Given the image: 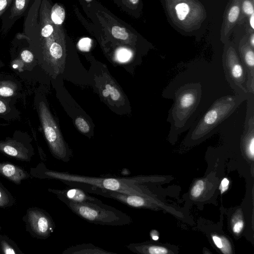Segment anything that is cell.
<instances>
[{
  "label": "cell",
  "instance_id": "cell-1",
  "mask_svg": "<svg viewBox=\"0 0 254 254\" xmlns=\"http://www.w3.org/2000/svg\"><path fill=\"white\" fill-rule=\"evenodd\" d=\"M30 174L37 179L59 180L70 187L79 188L86 192L98 189L143 195L140 188L135 184V179L131 178L96 177L59 172L48 169L43 162L31 167Z\"/></svg>",
  "mask_w": 254,
  "mask_h": 254
},
{
  "label": "cell",
  "instance_id": "cell-2",
  "mask_svg": "<svg viewBox=\"0 0 254 254\" xmlns=\"http://www.w3.org/2000/svg\"><path fill=\"white\" fill-rule=\"evenodd\" d=\"M55 195L73 213L89 223L103 226H122L130 225L132 222L128 215L102 201L76 202L61 194Z\"/></svg>",
  "mask_w": 254,
  "mask_h": 254
},
{
  "label": "cell",
  "instance_id": "cell-3",
  "mask_svg": "<svg viewBox=\"0 0 254 254\" xmlns=\"http://www.w3.org/2000/svg\"><path fill=\"white\" fill-rule=\"evenodd\" d=\"M39 106L41 124L52 155L61 161L68 162L72 156L71 150L64 140L45 103L41 102Z\"/></svg>",
  "mask_w": 254,
  "mask_h": 254
},
{
  "label": "cell",
  "instance_id": "cell-4",
  "mask_svg": "<svg viewBox=\"0 0 254 254\" xmlns=\"http://www.w3.org/2000/svg\"><path fill=\"white\" fill-rule=\"evenodd\" d=\"M26 231L33 238L45 240L49 238L56 227L55 223L46 210L37 207L28 208L22 217Z\"/></svg>",
  "mask_w": 254,
  "mask_h": 254
},
{
  "label": "cell",
  "instance_id": "cell-5",
  "mask_svg": "<svg viewBox=\"0 0 254 254\" xmlns=\"http://www.w3.org/2000/svg\"><path fill=\"white\" fill-rule=\"evenodd\" d=\"M0 153L24 162H30L34 154V149L28 141L15 138L0 141Z\"/></svg>",
  "mask_w": 254,
  "mask_h": 254
},
{
  "label": "cell",
  "instance_id": "cell-6",
  "mask_svg": "<svg viewBox=\"0 0 254 254\" xmlns=\"http://www.w3.org/2000/svg\"><path fill=\"white\" fill-rule=\"evenodd\" d=\"M36 0H13L10 7L1 18V34H6L15 22L22 17H25Z\"/></svg>",
  "mask_w": 254,
  "mask_h": 254
},
{
  "label": "cell",
  "instance_id": "cell-7",
  "mask_svg": "<svg viewBox=\"0 0 254 254\" xmlns=\"http://www.w3.org/2000/svg\"><path fill=\"white\" fill-rule=\"evenodd\" d=\"M232 108V106L230 103H226V102L221 101L217 103L204 115L196 127L195 131L200 133L210 131V129L214 128L222 121Z\"/></svg>",
  "mask_w": 254,
  "mask_h": 254
},
{
  "label": "cell",
  "instance_id": "cell-8",
  "mask_svg": "<svg viewBox=\"0 0 254 254\" xmlns=\"http://www.w3.org/2000/svg\"><path fill=\"white\" fill-rule=\"evenodd\" d=\"M0 175L17 185L31 177L22 167L9 162H0Z\"/></svg>",
  "mask_w": 254,
  "mask_h": 254
},
{
  "label": "cell",
  "instance_id": "cell-9",
  "mask_svg": "<svg viewBox=\"0 0 254 254\" xmlns=\"http://www.w3.org/2000/svg\"><path fill=\"white\" fill-rule=\"evenodd\" d=\"M49 192L55 195L61 194L67 199L76 202H97L102 201L97 198L89 195L87 192L79 188H67L63 190L48 189Z\"/></svg>",
  "mask_w": 254,
  "mask_h": 254
},
{
  "label": "cell",
  "instance_id": "cell-10",
  "mask_svg": "<svg viewBox=\"0 0 254 254\" xmlns=\"http://www.w3.org/2000/svg\"><path fill=\"white\" fill-rule=\"evenodd\" d=\"M226 66L232 80L238 86L242 87L245 77L243 66L238 59L235 55L229 56Z\"/></svg>",
  "mask_w": 254,
  "mask_h": 254
},
{
  "label": "cell",
  "instance_id": "cell-11",
  "mask_svg": "<svg viewBox=\"0 0 254 254\" xmlns=\"http://www.w3.org/2000/svg\"><path fill=\"white\" fill-rule=\"evenodd\" d=\"M63 254H113L116 253L108 252L91 243L82 244L72 246L65 249Z\"/></svg>",
  "mask_w": 254,
  "mask_h": 254
},
{
  "label": "cell",
  "instance_id": "cell-12",
  "mask_svg": "<svg viewBox=\"0 0 254 254\" xmlns=\"http://www.w3.org/2000/svg\"><path fill=\"white\" fill-rule=\"evenodd\" d=\"M0 226V253L2 254H24L17 244L6 235L1 233Z\"/></svg>",
  "mask_w": 254,
  "mask_h": 254
},
{
  "label": "cell",
  "instance_id": "cell-13",
  "mask_svg": "<svg viewBox=\"0 0 254 254\" xmlns=\"http://www.w3.org/2000/svg\"><path fill=\"white\" fill-rule=\"evenodd\" d=\"M16 199L10 192L0 182V208H7L13 206Z\"/></svg>",
  "mask_w": 254,
  "mask_h": 254
},
{
  "label": "cell",
  "instance_id": "cell-14",
  "mask_svg": "<svg viewBox=\"0 0 254 254\" xmlns=\"http://www.w3.org/2000/svg\"><path fill=\"white\" fill-rule=\"evenodd\" d=\"M196 101L194 93L190 91L183 93L179 99L178 107L181 111H186L193 106Z\"/></svg>",
  "mask_w": 254,
  "mask_h": 254
},
{
  "label": "cell",
  "instance_id": "cell-15",
  "mask_svg": "<svg viewBox=\"0 0 254 254\" xmlns=\"http://www.w3.org/2000/svg\"><path fill=\"white\" fill-rule=\"evenodd\" d=\"M51 19L52 22L56 25L62 24L64 20L65 10L59 5L55 4L51 11Z\"/></svg>",
  "mask_w": 254,
  "mask_h": 254
},
{
  "label": "cell",
  "instance_id": "cell-16",
  "mask_svg": "<svg viewBox=\"0 0 254 254\" xmlns=\"http://www.w3.org/2000/svg\"><path fill=\"white\" fill-rule=\"evenodd\" d=\"M102 95L104 97L109 96L111 99L114 101L119 100L121 97L119 90L111 84H106L105 85V89L102 91Z\"/></svg>",
  "mask_w": 254,
  "mask_h": 254
},
{
  "label": "cell",
  "instance_id": "cell-17",
  "mask_svg": "<svg viewBox=\"0 0 254 254\" xmlns=\"http://www.w3.org/2000/svg\"><path fill=\"white\" fill-rule=\"evenodd\" d=\"M49 53L51 57L55 59L58 60L63 56V49L62 46L57 42H54L50 46Z\"/></svg>",
  "mask_w": 254,
  "mask_h": 254
},
{
  "label": "cell",
  "instance_id": "cell-18",
  "mask_svg": "<svg viewBox=\"0 0 254 254\" xmlns=\"http://www.w3.org/2000/svg\"><path fill=\"white\" fill-rule=\"evenodd\" d=\"M111 33L113 37L116 39L126 40L128 37V34L126 30L119 26H114L112 27Z\"/></svg>",
  "mask_w": 254,
  "mask_h": 254
},
{
  "label": "cell",
  "instance_id": "cell-19",
  "mask_svg": "<svg viewBox=\"0 0 254 254\" xmlns=\"http://www.w3.org/2000/svg\"><path fill=\"white\" fill-rule=\"evenodd\" d=\"M176 13L180 20H184L189 12V7L186 3H180L176 6Z\"/></svg>",
  "mask_w": 254,
  "mask_h": 254
},
{
  "label": "cell",
  "instance_id": "cell-20",
  "mask_svg": "<svg viewBox=\"0 0 254 254\" xmlns=\"http://www.w3.org/2000/svg\"><path fill=\"white\" fill-rule=\"evenodd\" d=\"M75 124L77 129L83 133H87L90 130L89 125L81 117H78L75 119Z\"/></svg>",
  "mask_w": 254,
  "mask_h": 254
},
{
  "label": "cell",
  "instance_id": "cell-21",
  "mask_svg": "<svg viewBox=\"0 0 254 254\" xmlns=\"http://www.w3.org/2000/svg\"><path fill=\"white\" fill-rule=\"evenodd\" d=\"M246 144V152L249 158L253 159L254 156V137L253 131L249 135Z\"/></svg>",
  "mask_w": 254,
  "mask_h": 254
},
{
  "label": "cell",
  "instance_id": "cell-22",
  "mask_svg": "<svg viewBox=\"0 0 254 254\" xmlns=\"http://www.w3.org/2000/svg\"><path fill=\"white\" fill-rule=\"evenodd\" d=\"M204 189V183L202 180L197 181L192 188L190 193L192 196L197 197L199 196Z\"/></svg>",
  "mask_w": 254,
  "mask_h": 254
},
{
  "label": "cell",
  "instance_id": "cell-23",
  "mask_svg": "<svg viewBox=\"0 0 254 254\" xmlns=\"http://www.w3.org/2000/svg\"><path fill=\"white\" fill-rule=\"evenodd\" d=\"M240 9L238 6L235 5L232 7L228 14V20L231 22H234L238 17Z\"/></svg>",
  "mask_w": 254,
  "mask_h": 254
},
{
  "label": "cell",
  "instance_id": "cell-24",
  "mask_svg": "<svg viewBox=\"0 0 254 254\" xmlns=\"http://www.w3.org/2000/svg\"><path fill=\"white\" fill-rule=\"evenodd\" d=\"M12 1L13 0H0V19L11 5Z\"/></svg>",
  "mask_w": 254,
  "mask_h": 254
},
{
  "label": "cell",
  "instance_id": "cell-25",
  "mask_svg": "<svg viewBox=\"0 0 254 254\" xmlns=\"http://www.w3.org/2000/svg\"><path fill=\"white\" fill-rule=\"evenodd\" d=\"M130 57V52L126 49H121L118 51L117 54V58L121 62L127 61Z\"/></svg>",
  "mask_w": 254,
  "mask_h": 254
},
{
  "label": "cell",
  "instance_id": "cell-26",
  "mask_svg": "<svg viewBox=\"0 0 254 254\" xmlns=\"http://www.w3.org/2000/svg\"><path fill=\"white\" fill-rule=\"evenodd\" d=\"M21 57L26 63L31 62L34 58L32 52L27 49L22 51L21 53Z\"/></svg>",
  "mask_w": 254,
  "mask_h": 254
},
{
  "label": "cell",
  "instance_id": "cell-27",
  "mask_svg": "<svg viewBox=\"0 0 254 254\" xmlns=\"http://www.w3.org/2000/svg\"><path fill=\"white\" fill-rule=\"evenodd\" d=\"M91 40L86 38L82 39L78 43L79 48L82 51H88L90 47Z\"/></svg>",
  "mask_w": 254,
  "mask_h": 254
},
{
  "label": "cell",
  "instance_id": "cell-28",
  "mask_svg": "<svg viewBox=\"0 0 254 254\" xmlns=\"http://www.w3.org/2000/svg\"><path fill=\"white\" fill-rule=\"evenodd\" d=\"M243 8L244 12L248 15L254 13V7L253 4L249 0H245L243 2Z\"/></svg>",
  "mask_w": 254,
  "mask_h": 254
},
{
  "label": "cell",
  "instance_id": "cell-29",
  "mask_svg": "<svg viewBox=\"0 0 254 254\" xmlns=\"http://www.w3.org/2000/svg\"><path fill=\"white\" fill-rule=\"evenodd\" d=\"M13 90L10 87L3 86L0 88V95L4 97H9L13 95Z\"/></svg>",
  "mask_w": 254,
  "mask_h": 254
},
{
  "label": "cell",
  "instance_id": "cell-30",
  "mask_svg": "<svg viewBox=\"0 0 254 254\" xmlns=\"http://www.w3.org/2000/svg\"><path fill=\"white\" fill-rule=\"evenodd\" d=\"M244 223L243 221L240 220L236 222L233 226V230L234 233L236 234L240 233L243 228Z\"/></svg>",
  "mask_w": 254,
  "mask_h": 254
},
{
  "label": "cell",
  "instance_id": "cell-31",
  "mask_svg": "<svg viewBox=\"0 0 254 254\" xmlns=\"http://www.w3.org/2000/svg\"><path fill=\"white\" fill-rule=\"evenodd\" d=\"M229 181L227 178H224L222 180L220 186V190L221 193H224L227 190L229 187Z\"/></svg>",
  "mask_w": 254,
  "mask_h": 254
},
{
  "label": "cell",
  "instance_id": "cell-32",
  "mask_svg": "<svg viewBox=\"0 0 254 254\" xmlns=\"http://www.w3.org/2000/svg\"><path fill=\"white\" fill-rule=\"evenodd\" d=\"M212 239L216 246L218 248L221 249L222 247V242L221 238L216 236H213L212 237Z\"/></svg>",
  "mask_w": 254,
  "mask_h": 254
},
{
  "label": "cell",
  "instance_id": "cell-33",
  "mask_svg": "<svg viewBox=\"0 0 254 254\" xmlns=\"http://www.w3.org/2000/svg\"><path fill=\"white\" fill-rule=\"evenodd\" d=\"M6 106L0 100V113H3L6 111Z\"/></svg>",
  "mask_w": 254,
  "mask_h": 254
},
{
  "label": "cell",
  "instance_id": "cell-34",
  "mask_svg": "<svg viewBox=\"0 0 254 254\" xmlns=\"http://www.w3.org/2000/svg\"><path fill=\"white\" fill-rule=\"evenodd\" d=\"M250 25L253 29L254 28V13L251 14V16L250 18Z\"/></svg>",
  "mask_w": 254,
  "mask_h": 254
},
{
  "label": "cell",
  "instance_id": "cell-35",
  "mask_svg": "<svg viewBox=\"0 0 254 254\" xmlns=\"http://www.w3.org/2000/svg\"><path fill=\"white\" fill-rule=\"evenodd\" d=\"M251 43L252 46L253 47H254V35H253L252 37H251Z\"/></svg>",
  "mask_w": 254,
  "mask_h": 254
},
{
  "label": "cell",
  "instance_id": "cell-36",
  "mask_svg": "<svg viewBox=\"0 0 254 254\" xmlns=\"http://www.w3.org/2000/svg\"><path fill=\"white\" fill-rule=\"evenodd\" d=\"M132 4H136L138 2L139 0H129Z\"/></svg>",
  "mask_w": 254,
  "mask_h": 254
}]
</instances>
